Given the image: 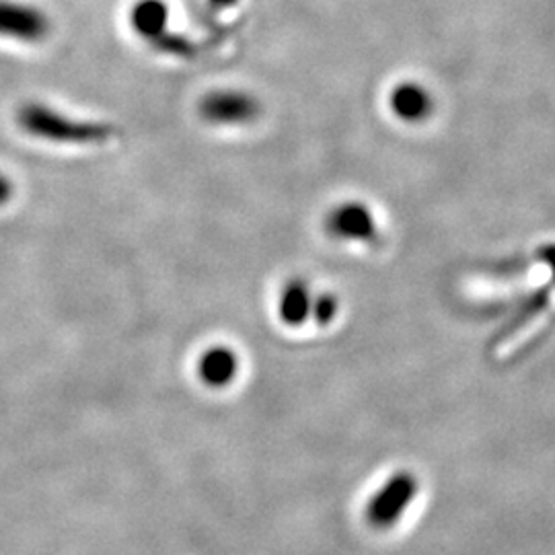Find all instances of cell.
I'll return each mask as SVG.
<instances>
[{
  "mask_svg": "<svg viewBox=\"0 0 555 555\" xmlns=\"http://www.w3.org/2000/svg\"><path fill=\"white\" fill-rule=\"evenodd\" d=\"M17 124L29 137L60 144H100L114 134V128L107 124L66 118L41 103L21 105Z\"/></svg>",
  "mask_w": 555,
  "mask_h": 555,
  "instance_id": "cell-1",
  "label": "cell"
},
{
  "mask_svg": "<svg viewBox=\"0 0 555 555\" xmlns=\"http://www.w3.org/2000/svg\"><path fill=\"white\" fill-rule=\"evenodd\" d=\"M199 116L215 126H247L261 114L258 98L238 89H220L199 101Z\"/></svg>",
  "mask_w": 555,
  "mask_h": 555,
  "instance_id": "cell-2",
  "label": "cell"
},
{
  "mask_svg": "<svg viewBox=\"0 0 555 555\" xmlns=\"http://www.w3.org/2000/svg\"><path fill=\"white\" fill-rule=\"evenodd\" d=\"M48 15L34 4L20 0H0V38L38 43L50 34Z\"/></svg>",
  "mask_w": 555,
  "mask_h": 555,
  "instance_id": "cell-3",
  "label": "cell"
},
{
  "mask_svg": "<svg viewBox=\"0 0 555 555\" xmlns=\"http://www.w3.org/2000/svg\"><path fill=\"white\" fill-rule=\"evenodd\" d=\"M416 496V479L410 474H397L380 488L375 500L369 504V518L375 527H389L405 513Z\"/></svg>",
  "mask_w": 555,
  "mask_h": 555,
  "instance_id": "cell-4",
  "label": "cell"
},
{
  "mask_svg": "<svg viewBox=\"0 0 555 555\" xmlns=\"http://www.w3.org/2000/svg\"><path fill=\"white\" fill-rule=\"evenodd\" d=\"M435 98L430 89L417 80H403L389 93V109L403 124H422L435 112Z\"/></svg>",
  "mask_w": 555,
  "mask_h": 555,
  "instance_id": "cell-5",
  "label": "cell"
},
{
  "mask_svg": "<svg viewBox=\"0 0 555 555\" xmlns=\"http://www.w3.org/2000/svg\"><path fill=\"white\" fill-rule=\"evenodd\" d=\"M330 231L337 237L366 241L375 237L377 222L364 204L348 202L332 212Z\"/></svg>",
  "mask_w": 555,
  "mask_h": 555,
  "instance_id": "cell-6",
  "label": "cell"
},
{
  "mask_svg": "<svg viewBox=\"0 0 555 555\" xmlns=\"http://www.w3.org/2000/svg\"><path fill=\"white\" fill-rule=\"evenodd\" d=\"M238 360L233 350L217 346L210 348L208 352H204L198 362V375L204 385L220 389L233 383V378L237 377Z\"/></svg>",
  "mask_w": 555,
  "mask_h": 555,
  "instance_id": "cell-7",
  "label": "cell"
},
{
  "mask_svg": "<svg viewBox=\"0 0 555 555\" xmlns=\"http://www.w3.org/2000/svg\"><path fill=\"white\" fill-rule=\"evenodd\" d=\"M169 9L163 0H139L130 11V23L144 40L157 41L167 34Z\"/></svg>",
  "mask_w": 555,
  "mask_h": 555,
  "instance_id": "cell-8",
  "label": "cell"
},
{
  "mask_svg": "<svg viewBox=\"0 0 555 555\" xmlns=\"http://www.w3.org/2000/svg\"><path fill=\"white\" fill-rule=\"evenodd\" d=\"M311 295L302 282H291L280 298V318L288 325H300L311 315Z\"/></svg>",
  "mask_w": 555,
  "mask_h": 555,
  "instance_id": "cell-9",
  "label": "cell"
},
{
  "mask_svg": "<svg viewBox=\"0 0 555 555\" xmlns=\"http://www.w3.org/2000/svg\"><path fill=\"white\" fill-rule=\"evenodd\" d=\"M336 298L327 297V295L315 300L313 307H311V313L315 315L319 323H330L332 319L336 318Z\"/></svg>",
  "mask_w": 555,
  "mask_h": 555,
  "instance_id": "cell-10",
  "label": "cell"
},
{
  "mask_svg": "<svg viewBox=\"0 0 555 555\" xmlns=\"http://www.w3.org/2000/svg\"><path fill=\"white\" fill-rule=\"evenodd\" d=\"M13 194H15L13 181L9 178H4V176H0V206L9 204L11 198H13Z\"/></svg>",
  "mask_w": 555,
  "mask_h": 555,
  "instance_id": "cell-11",
  "label": "cell"
},
{
  "mask_svg": "<svg viewBox=\"0 0 555 555\" xmlns=\"http://www.w3.org/2000/svg\"><path fill=\"white\" fill-rule=\"evenodd\" d=\"M541 258L545 259V261H547V266L552 268L555 280V245H545V247L541 249Z\"/></svg>",
  "mask_w": 555,
  "mask_h": 555,
  "instance_id": "cell-12",
  "label": "cell"
},
{
  "mask_svg": "<svg viewBox=\"0 0 555 555\" xmlns=\"http://www.w3.org/2000/svg\"><path fill=\"white\" fill-rule=\"evenodd\" d=\"M217 4H227V2H231V0H215Z\"/></svg>",
  "mask_w": 555,
  "mask_h": 555,
  "instance_id": "cell-13",
  "label": "cell"
}]
</instances>
